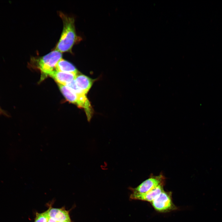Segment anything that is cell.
<instances>
[{"mask_svg": "<svg viewBox=\"0 0 222 222\" xmlns=\"http://www.w3.org/2000/svg\"><path fill=\"white\" fill-rule=\"evenodd\" d=\"M60 15L63 22V28L55 50L62 53L70 51L78 37L76 34L74 18L62 13Z\"/></svg>", "mask_w": 222, "mask_h": 222, "instance_id": "cell-1", "label": "cell"}, {"mask_svg": "<svg viewBox=\"0 0 222 222\" xmlns=\"http://www.w3.org/2000/svg\"><path fill=\"white\" fill-rule=\"evenodd\" d=\"M57 84L61 92L68 101L84 109L87 119L90 121L93 111L86 94L83 92H76L66 86Z\"/></svg>", "mask_w": 222, "mask_h": 222, "instance_id": "cell-2", "label": "cell"}, {"mask_svg": "<svg viewBox=\"0 0 222 222\" xmlns=\"http://www.w3.org/2000/svg\"><path fill=\"white\" fill-rule=\"evenodd\" d=\"M62 58L61 53L55 50L37 60V67L42 74V79L54 70L57 63Z\"/></svg>", "mask_w": 222, "mask_h": 222, "instance_id": "cell-3", "label": "cell"}, {"mask_svg": "<svg viewBox=\"0 0 222 222\" xmlns=\"http://www.w3.org/2000/svg\"><path fill=\"white\" fill-rule=\"evenodd\" d=\"M151 204L157 211L165 212L175 210L176 207L173 204L171 192H162L151 202Z\"/></svg>", "mask_w": 222, "mask_h": 222, "instance_id": "cell-4", "label": "cell"}, {"mask_svg": "<svg viewBox=\"0 0 222 222\" xmlns=\"http://www.w3.org/2000/svg\"><path fill=\"white\" fill-rule=\"evenodd\" d=\"M164 177L161 175L153 176L135 188H131L133 193L141 194L149 191L161 185H163Z\"/></svg>", "mask_w": 222, "mask_h": 222, "instance_id": "cell-5", "label": "cell"}, {"mask_svg": "<svg viewBox=\"0 0 222 222\" xmlns=\"http://www.w3.org/2000/svg\"><path fill=\"white\" fill-rule=\"evenodd\" d=\"M163 185H160L153 190L145 193H132L130 195V198L132 199L139 200L151 202L164 191Z\"/></svg>", "mask_w": 222, "mask_h": 222, "instance_id": "cell-6", "label": "cell"}, {"mask_svg": "<svg viewBox=\"0 0 222 222\" xmlns=\"http://www.w3.org/2000/svg\"><path fill=\"white\" fill-rule=\"evenodd\" d=\"M77 75L54 70L48 75L53 79L57 84L66 86L75 80Z\"/></svg>", "mask_w": 222, "mask_h": 222, "instance_id": "cell-7", "label": "cell"}, {"mask_svg": "<svg viewBox=\"0 0 222 222\" xmlns=\"http://www.w3.org/2000/svg\"><path fill=\"white\" fill-rule=\"evenodd\" d=\"M48 210L49 217L57 222H71L68 211L64 208H50Z\"/></svg>", "mask_w": 222, "mask_h": 222, "instance_id": "cell-8", "label": "cell"}, {"mask_svg": "<svg viewBox=\"0 0 222 222\" xmlns=\"http://www.w3.org/2000/svg\"><path fill=\"white\" fill-rule=\"evenodd\" d=\"M96 80L85 75L78 74L76 77L75 82L78 88L86 94Z\"/></svg>", "mask_w": 222, "mask_h": 222, "instance_id": "cell-9", "label": "cell"}, {"mask_svg": "<svg viewBox=\"0 0 222 222\" xmlns=\"http://www.w3.org/2000/svg\"><path fill=\"white\" fill-rule=\"evenodd\" d=\"M56 70L65 72L78 74V71L71 63L61 58L57 63L55 67Z\"/></svg>", "mask_w": 222, "mask_h": 222, "instance_id": "cell-10", "label": "cell"}, {"mask_svg": "<svg viewBox=\"0 0 222 222\" xmlns=\"http://www.w3.org/2000/svg\"><path fill=\"white\" fill-rule=\"evenodd\" d=\"M49 218L48 210L41 213L37 212L34 222H48Z\"/></svg>", "mask_w": 222, "mask_h": 222, "instance_id": "cell-11", "label": "cell"}, {"mask_svg": "<svg viewBox=\"0 0 222 222\" xmlns=\"http://www.w3.org/2000/svg\"><path fill=\"white\" fill-rule=\"evenodd\" d=\"M48 222H57L56 221L49 218Z\"/></svg>", "mask_w": 222, "mask_h": 222, "instance_id": "cell-12", "label": "cell"}, {"mask_svg": "<svg viewBox=\"0 0 222 222\" xmlns=\"http://www.w3.org/2000/svg\"><path fill=\"white\" fill-rule=\"evenodd\" d=\"M2 113H3L2 110L0 108V114Z\"/></svg>", "mask_w": 222, "mask_h": 222, "instance_id": "cell-13", "label": "cell"}, {"mask_svg": "<svg viewBox=\"0 0 222 222\" xmlns=\"http://www.w3.org/2000/svg\"></svg>", "mask_w": 222, "mask_h": 222, "instance_id": "cell-14", "label": "cell"}]
</instances>
